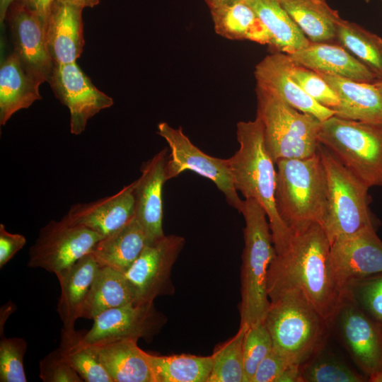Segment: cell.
<instances>
[{
	"label": "cell",
	"instance_id": "9a60e30c",
	"mask_svg": "<svg viewBox=\"0 0 382 382\" xmlns=\"http://www.w3.org/2000/svg\"><path fill=\"white\" fill-rule=\"evenodd\" d=\"M163 323L153 302H132L98 315L85 332L83 341L93 345L121 340H151Z\"/></svg>",
	"mask_w": 382,
	"mask_h": 382
},
{
	"label": "cell",
	"instance_id": "52a82bcc",
	"mask_svg": "<svg viewBox=\"0 0 382 382\" xmlns=\"http://www.w3.org/2000/svg\"><path fill=\"white\" fill-rule=\"evenodd\" d=\"M257 115L262 124L266 149L274 163L317 154L321 122L256 86Z\"/></svg>",
	"mask_w": 382,
	"mask_h": 382
},
{
	"label": "cell",
	"instance_id": "4fadbf2b",
	"mask_svg": "<svg viewBox=\"0 0 382 382\" xmlns=\"http://www.w3.org/2000/svg\"><path fill=\"white\" fill-rule=\"evenodd\" d=\"M47 82L69 110L73 134H81L90 118L113 105L112 98L98 90L76 62L54 64Z\"/></svg>",
	"mask_w": 382,
	"mask_h": 382
},
{
	"label": "cell",
	"instance_id": "2e32d148",
	"mask_svg": "<svg viewBox=\"0 0 382 382\" xmlns=\"http://www.w3.org/2000/svg\"><path fill=\"white\" fill-rule=\"evenodd\" d=\"M330 253L335 279L342 293L351 280L382 274V241L374 228L334 241Z\"/></svg>",
	"mask_w": 382,
	"mask_h": 382
},
{
	"label": "cell",
	"instance_id": "6da1fadb",
	"mask_svg": "<svg viewBox=\"0 0 382 382\" xmlns=\"http://www.w3.org/2000/svg\"><path fill=\"white\" fill-rule=\"evenodd\" d=\"M330 250V241L318 224L292 234L288 248L275 254L269 266L267 290L270 300L290 290H300L330 321L342 295L335 279Z\"/></svg>",
	"mask_w": 382,
	"mask_h": 382
},
{
	"label": "cell",
	"instance_id": "60d3db41",
	"mask_svg": "<svg viewBox=\"0 0 382 382\" xmlns=\"http://www.w3.org/2000/svg\"><path fill=\"white\" fill-rule=\"evenodd\" d=\"M290 364L286 357L272 348L259 364L251 382H276Z\"/></svg>",
	"mask_w": 382,
	"mask_h": 382
},
{
	"label": "cell",
	"instance_id": "e575fe53",
	"mask_svg": "<svg viewBox=\"0 0 382 382\" xmlns=\"http://www.w3.org/2000/svg\"><path fill=\"white\" fill-rule=\"evenodd\" d=\"M323 349L301 365L303 382H364L368 378Z\"/></svg>",
	"mask_w": 382,
	"mask_h": 382
},
{
	"label": "cell",
	"instance_id": "8fae6325",
	"mask_svg": "<svg viewBox=\"0 0 382 382\" xmlns=\"http://www.w3.org/2000/svg\"><path fill=\"white\" fill-rule=\"evenodd\" d=\"M329 323L354 362L367 378L382 369L381 325L343 294Z\"/></svg>",
	"mask_w": 382,
	"mask_h": 382
},
{
	"label": "cell",
	"instance_id": "d590c367",
	"mask_svg": "<svg viewBox=\"0 0 382 382\" xmlns=\"http://www.w3.org/2000/svg\"><path fill=\"white\" fill-rule=\"evenodd\" d=\"M342 294L371 320L382 325V274L349 281Z\"/></svg>",
	"mask_w": 382,
	"mask_h": 382
},
{
	"label": "cell",
	"instance_id": "f35d334b",
	"mask_svg": "<svg viewBox=\"0 0 382 382\" xmlns=\"http://www.w3.org/2000/svg\"><path fill=\"white\" fill-rule=\"evenodd\" d=\"M289 72L296 83L318 103L333 110L339 105L337 95L318 73L297 65L293 61Z\"/></svg>",
	"mask_w": 382,
	"mask_h": 382
},
{
	"label": "cell",
	"instance_id": "ac0fdd59",
	"mask_svg": "<svg viewBox=\"0 0 382 382\" xmlns=\"http://www.w3.org/2000/svg\"><path fill=\"white\" fill-rule=\"evenodd\" d=\"M167 150L164 149L141 166L134 180V217L150 242L163 237V187L166 178Z\"/></svg>",
	"mask_w": 382,
	"mask_h": 382
},
{
	"label": "cell",
	"instance_id": "d6986e66",
	"mask_svg": "<svg viewBox=\"0 0 382 382\" xmlns=\"http://www.w3.org/2000/svg\"><path fill=\"white\" fill-rule=\"evenodd\" d=\"M134 181L112 195L74 204L64 218L71 224L84 226L101 238L105 237L134 217Z\"/></svg>",
	"mask_w": 382,
	"mask_h": 382
},
{
	"label": "cell",
	"instance_id": "e0dca14e",
	"mask_svg": "<svg viewBox=\"0 0 382 382\" xmlns=\"http://www.w3.org/2000/svg\"><path fill=\"white\" fill-rule=\"evenodd\" d=\"M291 59L289 54L275 52L267 55L254 71L257 86L277 96L294 108L318 118L323 122L335 112L309 96L291 78L289 68Z\"/></svg>",
	"mask_w": 382,
	"mask_h": 382
},
{
	"label": "cell",
	"instance_id": "8992f818",
	"mask_svg": "<svg viewBox=\"0 0 382 382\" xmlns=\"http://www.w3.org/2000/svg\"><path fill=\"white\" fill-rule=\"evenodd\" d=\"M326 175V207L322 224L330 245L364 228H374L368 202L369 187L328 148L320 144Z\"/></svg>",
	"mask_w": 382,
	"mask_h": 382
},
{
	"label": "cell",
	"instance_id": "277c9868",
	"mask_svg": "<svg viewBox=\"0 0 382 382\" xmlns=\"http://www.w3.org/2000/svg\"><path fill=\"white\" fill-rule=\"evenodd\" d=\"M264 323L272 348L299 365L324 349L330 328L329 321L296 289L270 301Z\"/></svg>",
	"mask_w": 382,
	"mask_h": 382
},
{
	"label": "cell",
	"instance_id": "7a4b0ae2",
	"mask_svg": "<svg viewBox=\"0 0 382 382\" xmlns=\"http://www.w3.org/2000/svg\"><path fill=\"white\" fill-rule=\"evenodd\" d=\"M236 137L239 149L227 158L234 187L245 199L255 200L265 211L276 254L281 253L289 245L292 233L276 209L275 163L266 149L260 120L256 117L253 121L238 122Z\"/></svg>",
	"mask_w": 382,
	"mask_h": 382
},
{
	"label": "cell",
	"instance_id": "5bb4252c",
	"mask_svg": "<svg viewBox=\"0 0 382 382\" xmlns=\"http://www.w3.org/2000/svg\"><path fill=\"white\" fill-rule=\"evenodd\" d=\"M13 53L25 71L40 84L47 82L54 64L47 50L46 30L40 18L25 4L13 0L5 18Z\"/></svg>",
	"mask_w": 382,
	"mask_h": 382
},
{
	"label": "cell",
	"instance_id": "ab89813d",
	"mask_svg": "<svg viewBox=\"0 0 382 382\" xmlns=\"http://www.w3.org/2000/svg\"><path fill=\"white\" fill-rule=\"evenodd\" d=\"M39 376L44 382H83L59 347L40 361Z\"/></svg>",
	"mask_w": 382,
	"mask_h": 382
},
{
	"label": "cell",
	"instance_id": "74e56055",
	"mask_svg": "<svg viewBox=\"0 0 382 382\" xmlns=\"http://www.w3.org/2000/svg\"><path fill=\"white\" fill-rule=\"evenodd\" d=\"M27 342L20 337H1L0 381L26 382L23 359Z\"/></svg>",
	"mask_w": 382,
	"mask_h": 382
},
{
	"label": "cell",
	"instance_id": "ffe728a7",
	"mask_svg": "<svg viewBox=\"0 0 382 382\" xmlns=\"http://www.w3.org/2000/svg\"><path fill=\"white\" fill-rule=\"evenodd\" d=\"M83 8L54 0L48 18L45 38L54 64L76 62L84 45Z\"/></svg>",
	"mask_w": 382,
	"mask_h": 382
},
{
	"label": "cell",
	"instance_id": "30bf717a",
	"mask_svg": "<svg viewBox=\"0 0 382 382\" xmlns=\"http://www.w3.org/2000/svg\"><path fill=\"white\" fill-rule=\"evenodd\" d=\"M100 238L96 232L71 224L64 217L51 220L40 228L30 246L28 267L56 275L90 253Z\"/></svg>",
	"mask_w": 382,
	"mask_h": 382
},
{
	"label": "cell",
	"instance_id": "b9f144b4",
	"mask_svg": "<svg viewBox=\"0 0 382 382\" xmlns=\"http://www.w3.org/2000/svg\"><path fill=\"white\" fill-rule=\"evenodd\" d=\"M26 243V238L19 233L8 232L3 224H0V268L21 250Z\"/></svg>",
	"mask_w": 382,
	"mask_h": 382
},
{
	"label": "cell",
	"instance_id": "f1b7e54d",
	"mask_svg": "<svg viewBox=\"0 0 382 382\" xmlns=\"http://www.w3.org/2000/svg\"><path fill=\"white\" fill-rule=\"evenodd\" d=\"M256 13L271 36L269 45L291 54L311 42L278 0H243Z\"/></svg>",
	"mask_w": 382,
	"mask_h": 382
},
{
	"label": "cell",
	"instance_id": "cb8c5ba5",
	"mask_svg": "<svg viewBox=\"0 0 382 382\" xmlns=\"http://www.w3.org/2000/svg\"><path fill=\"white\" fill-rule=\"evenodd\" d=\"M99 267L95 257L88 253L56 274L61 289L57 313L62 329L75 330V323L80 318L81 310Z\"/></svg>",
	"mask_w": 382,
	"mask_h": 382
},
{
	"label": "cell",
	"instance_id": "9c48e42d",
	"mask_svg": "<svg viewBox=\"0 0 382 382\" xmlns=\"http://www.w3.org/2000/svg\"><path fill=\"white\" fill-rule=\"evenodd\" d=\"M158 134L170 150L166 165V180L191 170L212 180L224 194L226 202L241 212L243 201L238 197L227 158L209 156L197 148L183 133L182 127L174 128L165 122L158 125Z\"/></svg>",
	"mask_w": 382,
	"mask_h": 382
},
{
	"label": "cell",
	"instance_id": "681fc988",
	"mask_svg": "<svg viewBox=\"0 0 382 382\" xmlns=\"http://www.w3.org/2000/svg\"><path fill=\"white\" fill-rule=\"evenodd\" d=\"M373 83L379 89L382 94V79H376Z\"/></svg>",
	"mask_w": 382,
	"mask_h": 382
},
{
	"label": "cell",
	"instance_id": "836d02e7",
	"mask_svg": "<svg viewBox=\"0 0 382 382\" xmlns=\"http://www.w3.org/2000/svg\"><path fill=\"white\" fill-rule=\"evenodd\" d=\"M248 328L240 325L238 332L214 350L207 382H244L243 340Z\"/></svg>",
	"mask_w": 382,
	"mask_h": 382
},
{
	"label": "cell",
	"instance_id": "5b68a950",
	"mask_svg": "<svg viewBox=\"0 0 382 382\" xmlns=\"http://www.w3.org/2000/svg\"><path fill=\"white\" fill-rule=\"evenodd\" d=\"M244 248L241 272V323L250 326L264 321L270 306L267 290L269 266L276 252L268 218L253 199L243 201Z\"/></svg>",
	"mask_w": 382,
	"mask_h": 382
},
{
	"label": "cell",
	"instance_id": "c3c4849f",
	"mask_svg": "<svg viewBox=\"0 0 382 382\" xmlns=\"http://www.w3.org/2000/svg\"><path fill=\"white\" fill-rule=\"evenodd\" d=\"M370 382H382V369L368 378Z\"/></svg>",
	"mask_w": 382,
	"mask_h": 382
},
{
	"label": "cell",
	"instance_id": "484cf974",
	"mask_svg": "<svg viewBox=\"0 0 382 382\" xmlns=\"http://www.w3.org/2000/svg\"><path fill=\"white\" fill-rule=\"evenodd\" d=\"M40 83L23 69L12 52L1 59L0 66V125H4L17 111L29 108L42 99Z\"/></svg>",
	"mask_w": 382,
	"mask_h": 382
},
{
	"label": "cell",
	"instance_id": "603a6c76",
	"mask_svg": "<svg viewBox=\"0 0 382 382\" xmlns=\"http://www.w3.org/2000/svg\"><path fill=\"white\" fill-rule=\"evenodd\" d=\"M137 342L121 340L91 345L112 382H155L149 353Z\"/></svg>",
	"mask_w": 382,
	"mask_h": 382
},
{
	"label": "cell",
	"instance_id": "1f68e13d",
	"mask_svg": "<svg viewBox=\"0 0 382 382\" xmlns=\"http://www.w3.org/2000/svg\"><path fill=\"white\" fill-rule=\"evenodd\" d=\"M339 45L382 79V38L354 22L341 19L337 29Z\"/></svg>",
	"mask_w": 382,
	"mask_h": 382
},
{
	"label": "cell",
	"instance_id": "83f0119b",
	"mask_svg": "<svg viewBox=\"0 0 382 382\" xmlns=\"http://www.w3.org/2000/svg\"><path fill=\"white\" fill-rule=\"evenodd\" d=\"M283 8L311 42L336 40L342 19L326 0H278Z\"/></svg>",
	"mask_w": 382,
	"mask_h": 382
},
{
	"label": "cell",
	"instance_id": "44dd1931",
	"mask_svg": "<svg viewBox=\"0 0 382 382\" xmlns=\"http://www.w3.org/2000/svg\"><path fill=\"white\" fill-rule=\"evenodd\" d=\"M289 55L294 64L316 72L365 83L378 79L369 67L340 45L311 42Z\"/></svg>",
	"mask_w": 382,
	"mask_h": 382
},
{
	"label": "cell",
	"instance_id": "4316f807",
	"mask_svg": "<svg viewBox=\"0 0 382 382\" xmlns=\"http://www.w3.org/2000/svg\"><path fill=\"white\" fill-rule=\"evenodd\" d=\"M138 302L134 291L122 272L100 266L80 313V318L93 320L103 312Z\"/></svg>",
	"mask_w": 382,
	"mask_h": 382
},
{
	"label": "cell",
	"instance_id": "4dcf8cb0",
	"mask_svg": "<svg viewBox=\"0 0 382 382\" xmlns=\"http://www.w3.org/2000/svg\"><path fill=\"white\" fill-rule=\"evenodd\" d=\"M149 361L155 382H207L212 369V355L149 354Z\"/></svg>",
	"mask_w": 382,
	"mask_h": 382
},
{
	"label": "cell",
	"instance_id": "f6af8a7d",
	"mask_svg": "<svg viewBox=\"0 0 382 382\" xmlns=\"http://www.w3.org/2000/svg\"><path fill=\"white\" fill-rule=\"evenodd\" d=\"M209 8V10L226 6L236 3L242 2L243 0H204Z\"/></svg>",
	"mask_w": 382,
	"mask_h": 382
},
{
	"label": "cell",
	"instance_id": "7402d4cb",
	"mask_svg": "<svg viewBox=\"0 0 382 382\" xmlns=\"http://www.w3.org/2000/svg\"><path fill=\"white\" fill-rule=\"evenodd\" d=\"M318 73L337 95L340 104L334 110L342 118L382 123V94L374 83H365Z\"/></svg>",
	"mask_w": 382,
	"mask_h": 382
},
{
	"label": "cell",
	"instance_id": "d4e9b609",
	"mask_svg": "<svg viewBox=\"0 0 382 382\" xmlns=\"http://www.w3.org/2000/svg\"><path fill=\"white\" fill-rule=\"evenodd\" d=\"M151 243L135 217L116 231L100 238L91 253L100 266L125 274Z\"/></svg>",
	"mask_w": 382,
	"mask_h": 382
},
{
	"label": "cell",
	"instance_id": "816d5d0a",
	"mask_svg": "<svg viewBox=\"0 0 382 382\" xmlns=\"http://www.w3.org/2000/svg\"><path fill=\"white\" fill-rule=\"evenodd\" d=\"M381 2H382V0H381Z\"/></svg>",
	"mask_w": 382,
	"mask_h": 382
},
{
	"label": "cell",
	"instance_id": "8d00e7d4",
	"mask_svg": "<svg viewBox=\"0 0 382 382\" xmlns=\"http://www.w3.org/2000/svg\"><path fill=\"white\" fill-rule=\"evenodd\" d=\"M272 349L264 321L248 326L243 340L244 382H251L260 361Z\"/></svg>",
	"mask_w": 382,
	"mask_h": 382
},
{
	"label": "cell",
	"instance_id": "f907efd6",
	"mask_svg": "<svg viewBox=\"0 0 382 382\" xmlns=\"http://www.w3.org/2000/svg\"><path fill=\"white\" fill-rule=\"evenodd\" d=\"M381 329H382V325H381Z\"/></svg>",
	"mask_w": 382,
	"mask_h": 382
},
{
	"label": "cell",
	"instance_id": "f546056e",
	"mask_svg": "<svg viewBox=\"0 0 382 382\" xmlns=\"http://www.w3.org/2000/svg\"><path fill=\"white\" fill-rule=\"evenodd\" d=\"M215 32L232 40L270 45V34L255 11L244 1L210 10Z\"/></svg>",
	"mask_w": 382,
	"mask_h": 382
},
{
	"label": "cell",
	"instance_id": "7dc6e473",
	"mask_svg": "<svg viewBox=\"0 0 382 382\" xmlns=\"http://www.w3.org/2000/svg\"><path fill=\"white\" fill-rule=\"evenodd\" d=\"M13 0H0V25L4 26L7 11Z\"/></svg>",
	"mask_w": 382,
	"mask_h": 382
},
{
	"label": "cell",
	"instance_id": "7bdbcfd3",
	"mask_svg": "<svg viewBox=\"0 0 382 382\" xmlns=\"http://www.w3.org/2000/svg\"><path fill=\"white\" fill-rule=\"evenodd\" d=\"M34 12L47 28L48 18L54 0H18Z\"/></svg>",
	"mask_w": 382,
	"mask_h": 382
},
{
	"label": "cell",
	"instance_id": "3957f363",
	"mask_svg": "<svg viewBox=\"0 0 382 382\" xmlns=\"http://www.w3.org/2000/svg\"><path fill=\"white\" fill-rule=\"evenodd\" d=\"M274 202L279 216L292 234L323 224L326 207V175L319 154L276 162Z\"/></svg>",
	"mask_w": 382,
	"mask_h": 382
},
{
	"label": "cell",
	"instance_id": "ba28073f",
	"mask_svg": "<svg viewBox=\"0 0 382 382\" xmlns=\"http://www.w3.org/2000/svg\"><path fill=\"white\" fill-rule=\"evenodd\" d=\"M318 139L369 187L382 186V123L332 115L321 122Z\"/></svg>",
	"mask_w": 382,
	"mask_h": 382
},
{
	"label": "cell",
	"instance_id": "d6a6232c",
	"mask_svg": "<svg viewBox=\"0 0 382 382\" xmlns=\"http://www.w3.org/2000/svg\"><path fill=\"white\" fill-rule=\"evenodd\" d=\"M83 331L62 329L59 347L86 382H112L91 345L83 341Z\"/></svg>",
	"mask_w": 382,
	"mask_h": 382
},
{
	"label": "cell",
	"instance_id": "7c38bea8",
	"mask_svg": "<svg viewBox=\"0 0 382 382\" xmlns=\"http://www.w3.org/2000/svg\"><path fill=\"white\" fill-rule=\"evenodd\" d=\"M185 245V238L164 235L149 243L125 274L138 302H153L173 293L171 270Z\"/></svg>",
	"mask_w": 382,
	"mask_h": 382
},
{
	"label": "cell",
	"instance_id": "bcb514c9",
	"mask_svg": "<svg viewBox=\"0 0 382 382\" xmlns=\"http://www.w3.org/2000/svg\"><path fill=\"white\" fill-rule=\"evenodd\" d=\"M61 2L76 5L83 8H93L100 3V0H57Z\"/></svg>",
	"mask_w": 382,
	"mask_h": 382
},
{
	"label": "cell",
	"instance_id": "ee69618b",
	"mask_svg": "<svg viewBox=\"0 0 382 382\" xmlns=\"http://www.w3.org/2000/svg\"><path fill=\"white\" fill-rule=\"evenodd\" d=\"M276 382H303L301 365L290 364L279 376Z\"/></svg>",
	"mask_w": 382,
	"mask_h": 382
}]
</instances>
